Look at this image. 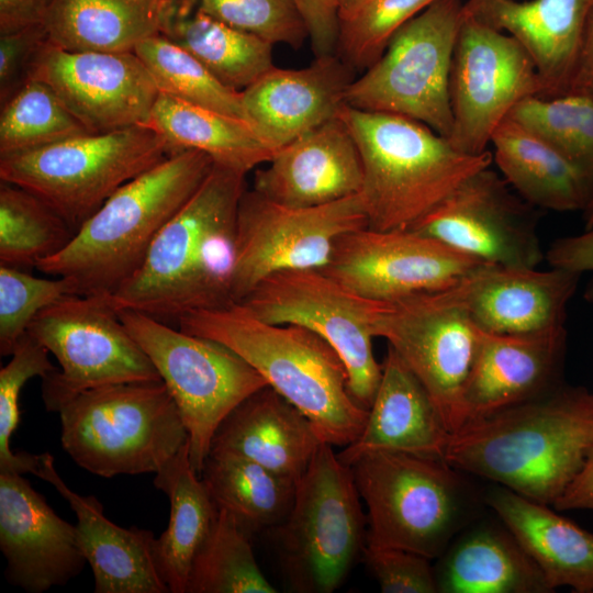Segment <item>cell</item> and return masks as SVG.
Returning <instances> with one entry per match:
<instances>
[{"mask_svg":"<svg viewBox=\"0 0 593 593\" xmlns=\"http://www.w3.org/2000/svg\"><path fill=\"white\" fill-rule=\"evenodd\" d=\"M593 450V392L560 383L528 401L469 421L450 434L444 460L553 506Z\"/></svg>","mask_w":593,"mask_h":593,"instance_id":"obj_1","label":"cell"},{"mask_svg":"<svg viewBox=\"0 0 593 593\" xmlns=\"http://www.w3.org/2000/svg\"><path fill=\"white\" fill-rule=\"evenodd\" d=\"M246 174L213 164L161 228L138 270L111 294L119 310L159 321L234 304L232 279L238 205Z\"/></svg>","mask_w":593,"mask_h":593,"instance_id":"obj_2","label":"cell"},{"mask_svg":"<svg viewBox=\"0 0 593 593\" xmlns=\"http://www.w3.org/2000/svg\"><path fill=\"white\" fill-rule=\"evenodd\" d=\"M177 322L181 331L240 356L310 419L323 441L346 447L361 434L368 411L351 396L340 357L314 332L264 322L240 303L190 312Z\"/></svg>","mask_w":593,"mask_h":593,"instance_id":"obj_3","label":"cell"},{"mask_svg":"<svg viewBox=\"0 0 593 593\" xmlns=\"http://www.w3.org/2000/svg\"><path fill=\"white\" fill-rule=\"evenodd\" d=\"M213 164L195 149L170 153L119 188L61 251L36 268L70 280L80 295L114 293L138 270L158 233L197 191Z\"/></svg>","mask_w":593,"mask_h":593,"instance_id":"obj_4","label":"cell"},{"mask_svg":"<svg viewBox=\"0 0 593 593\" xmlns=\"http://www.w3.org/2000/svg\"><path fill=\"white\" fill-rule=\"evenodd\" d=\"M338 115L359 149L360 194L368 227L373 230L411 228L493 160L489 150L463 153L447 137L403 115L347 104Z\"/></svg>","mask_w":593,"mask_h":593,"instance_id":"obj_5","label":"cell"},{"mask_svg":"<svg viewBox=\"0 0 593 593\" xmlns=\"http://www.w3.org/2000/svg\"><path fill=\"white\" fill-rule=\"evenodd\" d=\"M349 467L368 508L367 546L439 558L484 503V492L443 459L376 450Z\"/></svg>","mask_w":593,"mask_h":593,"instance_id":"obj_6","label":"cell"},{"mask_svg":"<svg viewBox=\"0 0 593 593\" xmlns=\"http://www.w3.org/2000/svg\"><path fill=\"white\" fill-rule=\"evenodd\" d=\"M58 414L64 450L80 468L103 478L155 474L188 441L161 380L89 389Z\"/></svg>","mask_w":593,"mask_h":593,"instance_id":"obj_7","label":"cell"},{"mask_svg":"<svg viewBox=\"0 0 593 593\" xmlns=\"http://www.w3.org/2000/svg\"><path fill=\"white\" fill-rule=\"evenodd\" d=\"M327 443L296 482L287 517L270 528L283 575L296 593H332L367 545L363 514L351 468Z\"/></svg>","mask_w":593,"mask_h":593,"instance_id":"obj_8","label":"cell"},{"mask_svg":"<svg viewBox=\"0 0 593 593\" xmlns=\"http://www.w3.org/2000/svg\"><path fill=\"white\" fill-rule=\"evenodd\" d=\"M170 153L149 125L83 133L0 156V179L42 199L76 233L119 188Z\"/></svg>","mask_w":593,"mask_h":593,"instance_id":"obj_9","label":"cell"},{"mask_svg":"<svg viewBox=\"0 0 593 593\" xmlns=\"http://www.w3.org/2000/svg\"><path fill=\"white\" fill-rule=\"evenodd\" d=\"M120 317L170 392L188 433L190 462L201 475L222 422L267 381L219 342L137 311L120 310Z\"/></svg>","mask_w":593,"mask_h":593,"instance_id":"obj_10","label":"cell"},{"mask_svg":"<svg viewBox=\"0 0 593 593\" xmlns=\"http://www.w3.org/2000/svg\"><path fill=\"white\" fill-rule=\"evenodd\" d=\"M463 16L461 0H435L398 30L381 57L353 80L346 104L403 115L449 138L450 70Z\"/></svg>","mask_w":593,"mask_h":593,"instance_id":"obj_11","label":"cell"},{"mask_svg":"<svg viewBox=\"0 0 593 593\" xmlns=\"http://www.w3.org/2000/svg\"><path fill=\"white\" fill-rule=\"evenodd\" d=\"M27 333L60 366L42 378V399L49 412L58 413L89 389L161 380L123 324L111 294L67 296L37 314Z\"/></svg>","mask_w":593,"mask_h":593,"instance_id":"obj_12","label":"cell"},{"mask_svg":"<svg viewBox=\"0 0 593 593\" xmlns=\"http://www.w3.org/2000/svg\"><path fill=\"white\" fill-rule=\"evenodd\" d=\"M257 318L303 326L343 360L354 400L369 410L382 376L373 325L384 302L356 294L322 269H292L262 280L242 302Z\"/></svg>","mask_w":593,"mask_h":593,"instance_id":"obj_13","label":"cell"},{"mask_svg":"<svg viewBox=\"0 0 593 593\" xmlns=\"http://www.w3.org/2000/svg\"><path fill=\"white\" fill-rule=\"evenodd\" d=\"M366 226L360 193L323 205L298 208L246 189L237 211L233 301L242 302L276 272L325 268L337 240Z\"/></svg>","mask_w":593,"mask_h":593,"instance_id":"obj_14","label":"cell"},{"mask_svg":"<svg viewBox=\"0 0 593 593\" xmlns=\"http://www.w3.org/2000/svg\"><path fill=\"white\" fill-rule=\"evenodd\" d=\"M425 387L448 430L462 425V394L480 345L454 286L385 302L373 325Z\"/></svg>","mask_w":593,"mask_h":593,"instance_id":"obj_15","label":"cell"},{"mask_svg":"<svg viewBox=\"0 0 593 593\" xmlns=\"http://www.w3.org/2000/svg\"><path fill=\"white\" fill-rule=\"evenodd\" d=\"M465 11V10H463ZM450 143L478 155L486 150L495 128L517 103L541 97L536 67L511 35L465 13L451 63Z\"/></svg>","mask_w":593,"mask_h":593,"instance_id":"obj_16","label":"cell"},{"mask_svg":"<svg viewBox=\"0 0 593 593\" xmlns=\"http://www.w3.org/2000/svg\"><path fill=\"white\" fill-rule=\"evenodd\" d=\"M482 261L414 230L343 235L322 270L362 298L395 302L448 289Z\"/></svg>","mask_w":593,"mask_h":593,"instance_id":"obj_17","label":"cell"},{"mask_svg":"<svg viewBox=\"0 0 593 593\" xmlns=\"http://www.w3.org/2000/svg\"><path fill=\"white\" fill-rule=\"evenodd\" d=\"M411 230L486 264L536 268L545 259L535 206L491 166L465 180Z\"/></svg>","mask_w":593,"mask_h":593,"instance_id":"obj_18","label":"cell"},{"mask_svg":"<svg viewBox=\"0 0 593 593\" xmlns=\"http://www.w3.org/2000/svg\"><path fill=\"white\" fill-rule=\"evenodd\" d=\"M46 83L88 133L149 125L159 89L134 52L66 51L47 41L29 80Z\"/></svg>","mask_w":593,"mask_h":593,"instance_id":"obj_19","label":"cell"},{"mask_svg":"<svg viewBox=\"0 0 593 593\" xmlns=\"http://www.w3.org/2000/svg\"><path fill=\"white\" fill-rule=\"evenodd\" d=\"M0 549L7 581L29 593L65 585L87 563L76 525L20 473L0 472Z\"/></svg>","mask_w":593,"mask_h":593,"instance_id":"obj_20","label":"cell"},{"mask_svg":"<svg viewBox=\"0 0 593 593\" xmlns=\"http://www.w3.org/2000/svg\"><path fill=\"white\" fill-rule=\"evenodd\" d=\"M580 273L483 262L454 286L478 328L507 335L566 327Z\"/></svg>","mask_w":593,"mask_h":593,"instance_id":"obj_21","label":"cell"},{"mask_svg":"<svg viewBox=\"0 0 593 593\" xmlns=\"http://www.w3.org/2000/svg\"><path fill=\"white\" fill-rule=\"evenodd\" d=\"M354 74L337 54L301 69L273 66L242 91L245 119L276 152L338 116Z\"/></svg>","mask_w":593,"mask_h":593,"instance_id":"obj_22","label":"cell"},{"mask_svg":"<svg viewBox=\"0 0 593 593\" xmlns=\"http://www.w3.org/2000/svg\"><path fill=\"white\" fill-rule=\"evenodd\" d=\"M566 349V327L524 335L480 329L478 354L462 394V425L562 383Z\"/></svg>","mask_w":593,"mask_h":593,"instance_id":"obj_23","label":"cell"},{"mask_svg":"<svg viewBox=\"0 0 593 593\" xmlns=\"http://www.w3.org/2000/svg\"><path fill=\"white\" fill-rule=\"evenodd\" d=\"M358 146L338 115L277 149L253 189L281 204L309 208L360 193Z\"/></svg>","mask_w":593,"mask_h":593,"instance_id":"obj_24","label":"cell"},{"mask_svg":"<svg viewBox=\"0 0 593 593\" xmlns=\"http://www.w3.org/2000/svg\"><path fill=\"white\" fill-rule=\"evenodd\" d=\"M593 0H468L465 13L506 32L526 51L542 98L569 93Z\"/></svg>","mask_w":593,"mask_h":593,"instance_id":"obj_25","label":"cell"},{"mask_svg":"<svg viewBox=\"0 0 593 593\" xmlns=\"http://www.w3.org/2000/svg\"><path fill=\"white\" fill-rule=\"evenodd\" d=\"M34 475L52 484L77 516L78 540L94 579L96 593H167L153 556L152 530L121 527L103 514L93 495H80L60 478L49 452L37 455Z\"/></svg>","mask_w":593,"mask_h":593,"instance_id":"obj_26","label":"cell"},{"mask_svg":"<svg viewBox=\"0 0 593 593\" xmlns=\"http://www.w3.org/2000/svg\"><path fill=\"white\" fill-rule=\"evenodd\" d=\"M449 437L450 432L425 387L388 346L365 427L337 455L347 466L362 454L376 450L444 460Z\"/></svg>","mask_w":593,"mask_h":593,"instance_id":"obj_27","label":"cell"},{"mask_svg":"<svg viewBox=\"0 0 593 593\" xmlns=\"http://www.w3.org/2000/svg\"><path fill=\"white\" fill-rule=\"evenodd\" d=\"M322 443L310 419L267 385L226 416L210 452L246 458L296 483Z\"/></svg>","mask_w":593,"mask_h":593,"instance_id":"obj_28","label":"cell"},{"mask_svg":"<svg viewBox=\"0 0 593 593\" xmlns=\"http://www.w3.org/2000/svg\"><path fill=\"white\" fill-rule=\"evenodd\" d=\"M484 503L515 536L552 591L569 586L593 593V533L559 515L550 505L493 483Z\"/></svg>","mask_w":593,"mask_h":593,"instance_id":"obj_29","label":"cell"},{"mask_svg":"<svg viewBox=\"0 0 593 593\" xmlns=\"http://www.w3.org/2000/svg\"><path fill=\"white\" fill-rule=\"evenodd\" d=\"M434 568L438 593L553 592L499 517L471 522Z\"/></svg>","mask_w":593,"mask_h":593,"instance_id":"obj_30","label":"cell"},{"mask_svg":"<svg viewBox=\"0 0 593 593\" xmlns=\"http://www.w3.org/2000/svg\"><path fill=\"white\" fill-rule=\"evenodd\" d=\"M490 144L502 177L535 208L583 211L593 198V181L545 139L506 118Z\"/></svg>","mask_w":593,"mask_h":593,"instance_id":"obj_31","label":"cell"},{"mask_svg":"<svg viewBox=\"0 0 593 593\" xmlns=\"http://www.w3.org/2000/svg\"><path fill=\"white\" fill-rule=\"evenodd\" d=\"M160 34L239 92L275 66L271 43L214 19L195 0H166Z\"/></svg>","mask_w":593,"mask_h":593,"instance_id":"obj_32","label":"cell"},{"mask_svg":"<svg viewBox=\"0 0 593 593\" xmlns=\"http://www.w3.org/2000/svg\"><path fill=\"white\" fill-rule=\"evenodd\" d=\"M166 0H53L44 20L47 42L66 51L134 52L160 34Z\"/></svg>","mask_w":593,"mask_h":593,"instance_id":"obj_33","label":"cell"},{"mask_svg":"<svg viewBox=\"0 0 593 593\" xmlns=\"http://www.w3.org/2000/svg\"><path fill=\"white\" fill-rule=\"evenodd\" d=\"M149 126L171 152L195 149L246 175L275 154L248 121L163 92L153 107Z\"/></svg>","mask_w":593,"mask_h":593,"instance_id":"obj_34","label":"cell"},{"mask_svg":"<svg viewBox=\"0 0 593 593\" xmlns=\"http://www.w3.org/2000/svg\"><path fill=\"white\" fill-rule=\"evenodd\" d=\"M153 482L170 503L168 526L154 541V561L169 591L186 593L192 559L210 529L216 507L192 468L188 444L155 473Z\"/></svg>","mask_w":593,"mask_h":593,"instance_id":"obj_35","label":"cell"},{"mask_svg":"<svg viewBox=\"0 0 593 593\" xmlns=\"http://www.w3.org/2000/svg\"><path fill=\"white\" fill-rule=\"evenodd\" d=\"M200 477L214 505L250 535L280 524L294 501L295 482L233 454L210 452Z\"/></svg>","mask_w":593,"mask_h":593,"instance_id":"obj_36","label":"cell"},{"mask_svg":"<svg viewBox=\"0 0 593 593\" xmlns=\"http://www.w3.org/2000/svg\"><path fill=\"white\" fill-rule=\"evenodd\" d=\"M216 507V506H215ZM257 564L250 534L216 507L190 567L186 593H276Z\"/></svg>","mask_w":593,"mask_h":593,"instance_id":"obj_37","label":"cell"},{"mask_svg":"<svg viewBox=\"0 0 593 593\" xmlns=\"http://www.w3.org/2000/svg\"><path fill=\"white\" fill-rule=\"evenodd\" d=\"M75 231L42 199L30 191L0 183V264L37 266L61 251Z\"/></svg>","mask_w":593,"mask_h":593,"instance_id":"obj_38","label":"cell"},{"mask_svg":"<svg viewBox=\"0 0 593 593\" xmlns=\"http://www.w3.org/2000/svg\"><path fill=\"white\" fill-rule=\"evenodd\" d=\"M134 53L150 72L159 92L246 120L242 92L226 87L193 55L164 35L142 41Z\"/></svg>","mask_w":593,"mask_h":593,"instance_id":"obj_39","label":"cell"},{"mask_svg":"<svg viewBox=\"0 0 593 593\" xmlns=\"http://www.w3.org/2000/svg\"><path fill=\"white\" fill-rule=\"evenodd\" d=\"M88 133L46 83L30 79L0 111V156Z\"/></svg>","mask_w":593,"mask_h":593,"instance_id":"obj_40","label":"cell"},{"mask_svg":"<svg viewBox=\"0 0 593 593\" xmlns=\"http://www.w3.org/2000/svg\"><path fill=\"white\" fill-rule=\"evenodd\" d=\"M508 118L545 139L593 181V99L573 92L528 97Z\"/></svg>","mask_w":593,"mask_h":593,"instance_id":"obj_41","label":"cell"},{"mask_svg":"<svg viewBox=\"0 0 593 593\" xmlns=\"http://www.w3.org/2000/svg\"><path fill=\"white\" fill-rule=\"evenodd\" d=\"M434 1L365 0L340 21L335 54L355 71H365L381 57L398 30Z\"/></svg>","mask_w":593,"mask_h":593,"instance_id":"obj_42","label":"cell"},{"mask_svg":"<svg viewBox=\"0 0 593 593\" xmlns=\"http://www.w3.org/2000/svg\"><path fill=\"white\" fill-rule=\"evenodd\" d=\"M10 361L0 370V472L34 473L37 455L13 452L10 439L20 423L19 398L33 377H46L56 370L48 350L27 332L18 342Z\"/></svg>","mask_w":593,"mask_h":593,"instance_id":"obj_43","label":"cell"},{"mask_svg":"<svg viewBox=\"0 0 593 593\" xmlns=\"http://www.w3.org/2000/svg\"><path fill=\"white\" fill-rule=\"evenodd\" d=\"M70 295L80 294L66 278H38L19 268L0 265L1 356L13 353L37 314Z\"/></svg>","mask_w":593,"mask_h":593,"instance_id":"obj_44","label":"cell"},{"mask_svg":"<svg viewBox=\"0 0 593 593\" xmlns=\"http://www.w3.org/2000/svg\"><path fill=\"white\" fill-rule=\"evenodd\" d=\"M214 19L272 45L299 48L309 37L292 0H195Z\"/></svg>","mask_w":593,"mask_h":593,"instance_id":"obj_45","label":"cell"},{"mask_svg":"<svg viewBox=\"0 0 593 593\" xmlns=\"http://www.w3.org/2000/svg\"><path fill=\"white\" fill-rule=\"evenodd\" d=\"M362 559L383 593H437L429 558L398 548L365 547Z\"/></svg>","mask_w":593,"mask_h":593,"instance_id":"obj_46","label":"cell"},{"mask_svg":"<svg viewBox=\"0 0 593 593\" xmlns=\"http://www.w3.org/2000/svg\"><path fill=\"white\" fill-rule=\"evenodd\" d=\"M47 41L44 23L0 33V103L27 80L32 63Z\"/></svg>","mask_w":593,"mask_h":593,"instance_id":"obj_47","label":"cell"},{"mask_svg":"<svg viewBox=\"0 0 593 593\" xmlns=\"http://www.w3.org/2000/svg\"><path fill=\"white\" fill-rule=\"evenodd\" d=\"M300 13L315 57L336 53L340 18L337 0H292Z\"/></svg>","mask_w":593,"mask_h":593,"instance_id":"obj_48","label":"cell"},{"mask_svg":"<svg viewBox=\"0 0 593 593\" xmlns=\"http://www.w3.org/2000/svg\"><path fill=\"white\" fill-rule=\"evenodd\" d=\"M545 259L552 268L580 275L593 271V226L582 234L553 240L545 253Z\"/></svg>","mask_w":593,"mask_h":593,"instance_id":"obj_49","label":"cell"},{"mask_svg":"<svg viewBox=\"0 0 593 593\" xmlns=\"http://www.w3.org/2000/svg\"><path fill=\"white\" fill-rule=\"evenodd\" d=\"M53 0H0V33L44 23Z\"/></svg>","mask_w":593,"mask_h":593,"instance_id":"obj_50","label":"cell"},{"mask_svg":"<svg viewBox=\"0 0 593 593\" xmlns=\"http://www.w3.org/2000/svg\"><path fill=\"white\" fill-rule=\"evenodd\" d=\"M553 508L558 511L584 510L593 512V450L579 474L563 495L555 503Z\"/></svg>","mask_w":593,"mask_h":593,"instance_id":"obj_51","label":"cell"},{"mask_svg":"<svg viewBox=\"0 0 593 593\" xmlns=\"http://www.w3.org/2000/svg\"><path fill=\"white\" fill-rule=\"evenodd\" d=\"M570 92L593 99V5L589 13Z\"/></svg>","mask_w":593,"mask_h":593,"instance_id":"obj_52","label":"cell"},{"mask_svg":"<svg viewBox=\"0 0 593 593\" xmlns=\"http://www.w3.org/2000/svg\"><path fill=\"white\" fill-rule=\"evenodd\" d=\"M340 21L349 18L365 0H337Z\"/></svg>","mask_w":593,"mask_h":593,"instance_id":"obj_53","label":"cell"},{"mask_svg":"<svg viewBox=\"0 0 593 593\" xmlns=\"http://www.w3.org/2000/svg\"><path fill=\"white\" fill-rule=\"evenodd\" d=\"M582 217L585 224V228L593 226V198L586 208L582 211Z\"/></svg>","mask_w":593,"mask_h":593,"instance_id":"obj_54","label":"cell"},{"mask_svg":"<svg viewBox=\"0 0 593 593\" xmlns=\"http://www.w3.org/2000/svg\"><path fill=\"white\" fill-rule=\"evenodd\" d=\"M583 298L586 302L593 304V277L585 286Z\"/></svg>","mask_w":593,"mask_h":593,"instance_id":"obj_55","label":"cell"}]
</instances>
